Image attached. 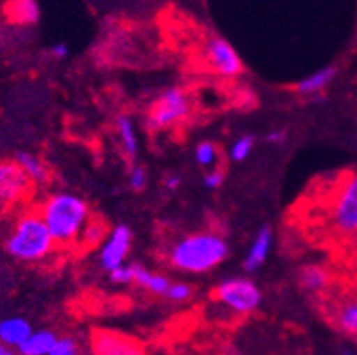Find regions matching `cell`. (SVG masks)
<instances>
[{
    "mask_svg": "<svg viewBox=\"0 0 357 355\" xmlns=\"http://www.w3.org/2000/svg\"><path fill=\"white\" fill-rule=\"evenodd\" d=\"M40 216L56 245H71L82 239L84 229L91 221V209L77 194L54 192L42 203Z\"/></svg>",
    "mask_w": 357,
    "mask_h": 355,
    "instance_id": "cell-1",
    "label": "cell"
},
{
    "mask_svg": "<svg viewBox=\"0 0 357 355\" xmlns=\"http://www.w3.org/2000/svg\"><path fill=\"white\" fill-rule=\"evenodd\" d=\"M229 243L216 232H198L176 241L169 250V263L187 274H205L229 257Z\"/></svg>",
    "mask_w": 357,
    "mask_h": 355,
    "instance_id": "cell-2",
    "label": "cell"
},
{
    "mask_svg": "<svg viewBox=\"0 0 357 355\" xmlns=\"http://www.w3.org/2000/svg\"><path fill=\"white\" fill-rule=\"evenodd\" d=\"M54 241L40 212H26L17 218L4 241L9 256L22 263H38L53 252Z\"/></svg>",
    "mask_w": 357,
    "mask_h": 355,
    "instance_id": "cell-3",
    "label": "cell"
},
{
    "mask_svg": "<svg viewBox=\"0 0 357 355\" xmlns=\"http://www.w3.org/2000/svg\"><path fill=\"white\" fill-rule=\"evenodd\" d=\"M192 113V102L183 87H167L162 91L145 114V127L151 133H162L180 126Z\"/></svg>",
    "mask_w": 357,
    "mask_h": 355,
    "instance_id": "cell-4",
    "label": "cell"
},
{
    "mask_svg": "<svg viewBox=\"0 0 357 355\" xmlns=\"http://www.w3.org/2000/svg\"><path fill=\"white\" fill-rule=\"evenodd\" d=\"M328 220L340 236H357V174L340 180L328 205Z\"/></svg>",
    "mask_w": 357,
    "mask_h": 355,
    "instance_id": "cell-5",
    "label": "cell"
},
{
    "mask_svg": "<svg viewBox=\"0 0 357 355\" xmlns=\"http://www.w3.org/2000/svg\"><path fill=\"white\" fill-rule=\"evenodd\" d=\"M216 299L234 314H252L261 305L263 294L252 279L229 278L216 287Z\"/></svg>",
    "mask_w": 357,
    "mask_h": 355,
    "instance_id": "cell-6",
    "label": "cell"
},
{
    "mask_svg": "<svg viewBox=\"0 0 357 355\" xmlns=\"http://www.w3.org/2000/svg\"><path fill=\"white\" fill-rule=\"evenodd\" d=\"M205 62L218 77L222 78H238L243 73V62L240 54L236 53L232 44L222 36L208 38L204 47Z\"/></svg>",
    "mask_w": 357,
    "mask_h": 355,
    "instance_id": "cell-7",
    "label": "cell"
},
{
    "mask_svg": "<svg viewBox=\"0 0 357 355\" xmlns=\"http://www.w3.org/2000/svg\"><path fill=\"white\" fill-rule=\"evenodd\" d=\"M33 181L18 162H0V205H15L26 198Z\"/></svg>",
    "mask_w": 357,
    "mask_h": 355,
    "instance_id": "cell-8",
    "label": "cell"
},
{
    "mask_svg": "<svg viewBox=\"0 0 357 355\" xmlns=\"http://www.w3.org/2000/svg\"><path fill=\"white\" fill-rule=\"evenodd\" d=\"M132 247V230L127 225H116L105 241L102 243L98 252L100 266L105 272H111L116 266L123 265Z\"/></svg>",
    "mask_w": 357,
    "mask_h": 355,
    "instance_id": "cell-9",
    "label": "cell"
},
{
    "mask_svg": "<svg viewBox=\"0 0 357 355\" xmlns=\"http://www.w3.org/2000/svg\"><path fill=\"white\" fill-rule=\"evenodd\" d=\"M93 350L102 355H136L142 348L132 339L114 332H96L93 338Z\"/></svg>",
    "mask_w": 357,
    "mask_h": 355,
    "instance_id": "cell-10",
    "label": "cell"
},
{
    "mask_svg": "<svg viewBox=\"0 0 357 355\" xmlns=\"http://www.w3.org/2000/svg\"><path fill=\"white\" fill-rule=\"evenodd\" d=\"M272 248V230L271 227H261V229L256 232L252 243H250L249 252L243 259V269L247 272H256V270L261 269L267 261L268 254H271Z\"/></svg>",
    "mask_w": 357,
    "mask_h": 355,
    "instance_id": "cell-11",
    "label": "cell"
},
{
    "mask_svg": "<svg viewBox=\"0 0 357 355\" xmlns=\"http://www.w3.org/2000/svg\"><path fill=\"white\" fill-rule=\"evenodd\" d=\"M299 285L308 294H323L332 285L331 270L323 265H307L299 272Z\"/></svg>",
    "mask_w": 357,
    "mask_h": 355,
    "instance_id": "cell-12",
    "label": "cell"
},
{
    "mask_svg": "<svg viewBox=\"0 0 357 355\" xmlns=\"http://www.w3.org/2000/svg\"><path fill=\"white\" fill-rule=\"evenodd\" d=\"M33 332L29 321L24 317H6L0 321V341L9 348H18Z\"/></svg>",
    "mask_w": 357,
    "mask_h": 355,
    "instance_id": "cell-13",
    "label": "cell"
},
{
    "mask_svg": "<svg viewBox=\"0 0 357 355\" xmlns=\"http://www.w3.org/2000/svg\"><path fill=\"white\" fill-rule=\"evenodd\" d=\"M335 77H337V68H334V66H326V68L314 71L310 77L303 78V80L299 82L296 89H298L299 95L303 96L321 95L323 91L335 80Z\"/></svg>",
    "mask_w": 357,
    "mask_h": 355,
    "instance_id": "cell-14",
    "label": "cell"
},
{
    "mask_svg": "<svg viewBox=\"0 0 357 355\" xmlns=\"http://www.w3.org/2000/svg\"><path fill=\"white\" fill-rule=\"evenodd\" d=\"M9 20L20 26H33L40 20V6L36 0H11L6 8Z\"/></svg>",
    "mask_w": 357,
    "mask_h": 355,
    "instance_id": "cell-15",
    "label": "cell"
},
{
    "mask_svg": "<svg viewBox=\"0 0 357 355\" xmlns=\"http://www.w3.org/2000/svg\"><path fill=\"white\" fill-rule=\"evenodd\" d=\"M334 324L344 335L357 338V297L344 299L335 306Z\"/></svg>",
    "mask_w": 357,
    "mask_h": 355,
    "instance_id": "cell-16",
    "label": "cell"
},
{
    "mask_svg": "<svg viewBox=\"0 0 357 355\" xmlns=\"http://www.w3.org/2000/svg\"><path fill=\"white\" fill-rule=\"evenodd\" d=\"M116 133H118V139H120V145H122L123 154H126L131 162L132 160H136L140 142H138L135 121L131 120V116H127V114H120V116H118Z\"/></svg>",
    "mask_w": 357,
    "mask_h": 355,
    "instance_id": "cell-17",
    "label": "cell"
},
{
    "mask_svg": "<svg viewBox=\"0 0 357 355\" xmlns=\"http://www.w3.org/2000/svg\"><path fill=\"white\" fill-rule=\"evenodd\" d=\"M59 335L51 330H33L29 338L17 348L22 355H50Z\"/></svg>",
    "mask_w": 357,
    "mask_h": 355,
    "instance_id": "cell-18",
    "label": "cell"
},
{
    "mask_svg": "<svg viewBox=\"0 0 357 355\" xmlns=\"http://www.w3.org/2000/svg\"><path fill=\"white\" fill-rule=\"evenodd\" d=\"M18 165L22 167L27 178L33 181V185H45L50 181V169L45 167L40 158L31 153H18L17 154Z\"/></svg>",
    "mask_w": 357,
    "mask_h": 355,
    "instance_id": "cell-19",
    "label": "cell"
},
{
    "mask_svg": "<svg viewBox=\"0 0 357 355\" xmlns=\"http://www.w3.org/2000/svg\"><path fill=\"white\" fill-rule=\"evenodd\" d=\"M135 283L144 288V290H147V292L156 294V296H165L171 281L165 275L151 272V270L144 269L140 265H135Z\"/></svg>",
    "mask_w": 357,
    "mask_h": 355,
    "instance_id": "cell-20",
    "label": "cell"
},
{
    "mask_svg": "<svg viewBox=\"0 0 357 355\" xmlns=\"http://www.w3.org/2000/svg\"><path fill=\"white\" fill-rule=\"evenodd\" d=\"M254 144H256V138L252 135H243L236 139L231 147V160L232 162H245L247 158L252 153Z\"/></svg>",
    "mask_w": 357,
    "mask_h": 355,
    "instance_id": "cell-21",
    "label": "cell"
},
{
    "mask_svg": "<svg viewBox=\"0 0 357 355\" xmlns=\"http://www.w3.org/2000/svg\"><path fill=\"white\" fill-rule=\"evenodd\" d=\"M195 156L199 167L211 169V167L216 165L218 162V147L213 144V142H202V144L196 147Z\"/></svg>",
    "mask_w": 357,
    "mask_h": 355,
    "instance_id": "cell-22",
    "label": "cell"
},
{
    "mask_svg": "<svg viewBox=\"0 0 357 355\" xmlns=\"http://www.w3.org/2000/svg\"><path fill=\"white\" fill-rule=\"evenodd\" d=\"M165 297L172 303H183L192 297V287L189 283H183V281H180V283H171L167 288V292H165Z\"/></svg>",
    "mask_w": 357,
    "mask_h": 355,
    "instance_id": "cell-23",
    "label": "cell"
},
{
    "mask_svg": "<svg viewBox=\"0 0 357 355\" xmlns=\"http://www.w3.org/2000/svg\"><path fill=\"white\" fill-rule=\"evenodd\" d=\"M111 281L116 285H131L135 283V265H120L109 272Z\"/></svg>",
    "mask_w": 357,
    "mask_h": 355,
    "instance_id": "cell-24",
    "label": "cell"
},
{
    "mask_svg": "<svg viewBox=\"0 0 357 355\" xmlns=\"http://www.w3.org/2000/svg\"><path fill=\"white\" fill-rule=\"evenodd\" d=\"M80 354V347L71 338H59L51 348L50 355H77Z\"/></svg>",
    "mask_w": 357,
    "mask_h": 355,
    "instance_id": "cell-25",
    "label": "cell"
},
{
    "mask_svg": "<svg viewBox=\"0 0 357 355\" xmlns=\"http://www.w3.org/2000/svg\"><path fill=\"white\" fill-rule=\"evenodd\" d=\"M147 181H149V176L142 165H135L129 172V187H131L135 192H142V190L147 187Z\"/></svg>",
    "mask_w": 357,
    "mask_h": 355,
    "instance_id": "cell-26",
    "label": "cell"
},
{
    "mask_svg": "<svg viewBox=\"0 0 357 355\" xmlns=\"http://www.w3.org/2000/svg\"><path fill=\"white\" fill-rule=\"evenodd\" d=\"M102 236H105V229L100 221L91 220L87 223V227L84 229V234H82V241H86L87 245H96V243L102 239Z\"/></svg>",
    "mask_w": 357,
    "mask_h": 355,
    "instance_id": "cell-27",
    "label": "cell"
},
{
    "mask_svg": "<svg viewBox=\"0 0 357 355\" xmlns=\"http://www.w3.org/2000/svg\"><path fill=\"white\" fill-rule=\"evenodd\" d=\"M223 181H225V174H223V171H220V169H208L204 176V185L207 189H220L223 185Z\"/></svg>",
    "mask_w": 357,
    "mask_h": 355,
    "instance_id": "cell-28",
    "label": "cell"
},
{
    "mask_svg": "<svg viewBox=\"0 0 357 355\" xmlns=\"http://www.w3.org/2000/svg\"><path fill=\"white\" fill-rule=\"evenodd\" d=\"M69 47L68 44H63V42H56V44L51 45V54H53V59L56 60H63L68 56Z\"/></svg>",
    "mask_w": 357,
    "mask_h": 355,
    "instance_id": "cell-29",
    "label": "cell"
},
{
    "mask_svg": "<svg viewBox=\"0 0 357 355\" xmlns=\"http://www.w3.org/2000/svg\"><path fill=\"white\" fill-rule=\"evenodd\" d=\"M163 185H165V189L171 190V192H174V190L180 189L181 178L178 174H169L167 178H165V181H163Z\"/></svg>",
    "mask_w": 357,
    "mask_h": 355,
    "instance_id": "cell-30",
    "label": "cell"
},
{
    "mask_svg": "<svg viewBox=\"0 0 357 355\" xmlns=\"http://www.w3.org/2000/svg\"><path fill=\"white\" fill-rule=\"evenodd\" d=\"M267 142L272 145H280L285 142V133L283 130H271L267 135Z\"/></svg>",
    "mask_w": 357,
    "mask_h": 355,
    "instance_id": "cell-31",
    "label": "cell"
},
{
    "mask_svg": "<svg viewBox=\"0 0 357 355\" xmlns=\"http://www.w3.org/2000/svg\"><path fill=\"white\" fill-rule=\"evenodd\" d=\"M11 350H13V348H9L6 342L0 341V355H11V354H13Z\"/></svg>",
    "mask_w": 357,
    "mask_h": 355,
    "instance_id": "cell-32",
    "label": "cell"
}]
</instances>
